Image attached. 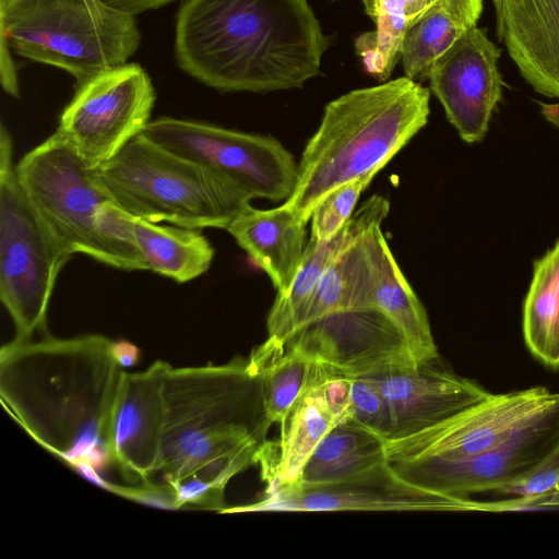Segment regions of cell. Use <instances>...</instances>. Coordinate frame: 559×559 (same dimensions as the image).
Wrapping results in <instances>:
<instances>
[{
    "label": "cell",
    "instance_id": "cell-1",
    "mask_svg": "<svg viewBox=\"0 0 559 559\" xmlns=\"http://www.w3.org/2000/svg\"><path fill=\"white\" fill-rule=\"evenodd\" d=\"M100 334L12 341L0 352L3 407L76 471L114 464L110 419L123 373Z\"/></svg>",
    "mask_w": 559,
    "mask_h": 559
},
{
    "label": "cell",
    "instance_id": "cell-2",
    "mask_svg": "<svg viewBox=\"0 0 559 559\" xmlns=\"http://www.w3.org/2000/svg\"><path fill=\"white\" fill-rule=\"evenodd\" d=\"M328 48L307 0H185L178 11V66L221 92L301 88Z\"/></svg>",
    "mask_w": 559,
    "mask_h": 559
},
{
    "label": "cell",
    "instance_id": "cell-3",
    "mask_svg": "<svg viewBox=\"0 0 559 559\" xmlns=\"http://www.w3.org/2000/svg\"><path fill=\"white\" fill-rule=\"evenodd\" d=\"M164 426L156 473L175 484L198 477L224 489L258 463L271 427L260 364L170 366L163 389Z\"/></svg>",
    "mask_w": 559,
    "mask_h": 559
},
{
    "label": "cell",
    "instance_id": "cell-4",
    "mask_svg": "<svg viewBox=\"0 0 559 559\" xmlns=\"http://www.w3.org/2000/svg\"><path fill=\"white\" fill-rule=\"evenodd\" d=\"M430 92L406 76L350 91L330 102L298 164L284 205L305 223L333 189L379 173L429 117Z\"/></svg>",
    "mask_w": 559,
    "mask_h": 559
},
{
    "label": "cell",
    "instance_id": "cell-5",
    "mask_svg": "<svg viewBox=\"0 0 559 559\" xmlns=\"http://www.w3.org/2000/svg\"><path fill=\"white\" fill-rule=\"evenodd\" d=\"M96 170L115 205L153 223L226 229L251 206L252 199L225 176L142 133Z\"/></svg>",
    "mask_w": 559,
    "mask_h": 559
},
{
    "label": "cell",
    "instance_id": "cell-6",
    "mask_svg": "<svg viewBox=\"0 0 559 559\" xmlns=\"http://www.w3.org/2000/svg\"><path fill=\"white\" fill-rule=\"evenodd\" d=\"M1 41L59 68L76 84L127 63L140 46L135 15L104 0H1Z\"/></svg>",
    "mask_w": 559,
    "mask_h": 559
},
{
    "label": "cell",
    "instance_id": "cell-7",
    "mask_svg": "<svg viewBox=\"0 0 559 559\" xmlns=\"http://www.w3.org/2000/svg\"><path fill=\"white\" fill-rule=\"evenodd\" d=\"M15 168L28 201L68 258L83 253L120 270H147L134 248L102 227L99 212L110 197L96 168L61 132L27 152Z\"/></svg>",
    "mask_w": 559,
    "mask_h": 559
},
{
    "label": "cell",
    "instance_id": "cell-8",
    "mask_svg": "<svg viewBox=\"0 0 559 559\" xmlns=\"http://www.w3.org/2000/svg\"><path fill=\"white\" fill-rule=\"evenodd\" d=\"M28 201L13 163V142L0 131V298L22 342L45 328L57 277L69 261Z\"/></svg>",
    "mask_w": 559,
    "mask_h": 559
},
{
    "label": "cell",
    "instance_id": "cell-9",
    "mask_svg": "<svg viewBox=\"0 0 559 559\" xmlns=\"http://www.w3.org/2000/svg\"><path fill=\"white\" fill-rule=\"evenodd\" d=\"M143 135L225 176L251 199L287 200L298 164L276 139L194 120L162 117Z\"/></svg>",
    "mask_w": 559,
    "mask_h": 559
},
{
    "label": "cell",
    "instance_id": "cell-10",
    "mask_svg": "<svg viewBox=\"0 0 559 559\" xmlns=\"http://www.w3.org/2000/svg\"><path fill=\"white\" fill-rule=\"evenodd\" d=\"M154 102L146 71L127 62L78 85L57 130L90 167L97 168L144 131Z\"/></svg>",
    "mask_w": 559,
    "mask_h": 559
},
{
    "label": "cell",
    "instance_id": "cell-11",
    "mask_svg": "<svg viewBox=\"0 0 559 559\" xmlns=\"http://www.w3.org/2000/svg\"><path fill=\"white\" fill-rule=\"evenodd\" d=\"M559 442V392L543 411L502 443L457 460L391 462L404 480L441 495L469 499L501 491L528 476Z\"/></svg>",
    "mask_w": 559,
    "mask_h": 559
},
{
    "label": "cell",
    "instance_id": "cell-12",
    "mask_svg": "<svg viewBox=\"0 0 559 559\" xmlns=\"http://www.w3.org/2000/svg\"><path fill=\"white\" fill-rule=\"evenodd\" d=\"M476 501L441 495L404 480L390 461L320 484L267 486L262 500L221 513L260 511H475Z\"/></svg>",
    "mask_w": 559,
    "mask_h": 559
},
{
    "label": "cell",
    "instance_id": "cell-13",
    "mask_svg": "<svg viewBox=\"0 0 559 559\" xmlns=\"http://www.w3.org/2000/svg\"><path fill=\"white\" fill-rule=\"evenodd\" d=\"M544 386L492 393L485 401L414 435L385 441L390 462L464 459L506 441L556 397Z\"/></svg>",
    "mask_w": 559,
    "mask_h": 559
},
{
    "label": "cell",
    "instance_id": "cell-14",
    "mask_svg": "<svg viewBox=\"0 0 559 559\" xmlns=\"http://www.w3.org/2000/svg\"><path fill=\"white\" fill-rule=\"evenodd\" d=\"M286 344L320 361L330 373L350 378L391 365L418 364L402 332L377 308L334 312L305 326Z\"/></svg>",
    "mask_w": 559,
    "mask_h": 559
},
{
    "label": "cell",
    "instance_id": "cell-15",
    "mask_svg": "<svg viewBox=\"0 0 559 559\" xmlns=\"http://www.w3.org/2000/svg\"><path fill=\"white\" fill-rule=\"evenodd\" d=\"M499 57L500 49L486 32L473 25L429 71L430 90L460 138L467 143L483 140L501 99Z\"/></svg>",
    "mask_w": 559,
    "mask_h": 559
},
{
    "label": "cell",
    "instance_id": "cell-16",
    "mask_svg": "<svg viewBox=\"0 0 559 559\" xmlns=\"http://www.w3.org/2000/svg\"><path fill=\"white\" fill-rule=\"evenodd\" d=\"M367 376L388 404L389 440L435 426L492 394L477 381L455 373L440 356L417 365H391Z\"/></svg>",
    "mask_w": 559,
    "mask_h": 559
},
{
    "label": "cell",
    "instance_id": "cell-17",
    "mask_svg": "<svg viewBox=\"0 0 559 559\" xmlns=\"http://www.w3.org/2000/svg\"><path fill=\"white\" fill-rule=\"evenodd\" d=\"M169 368L156 360L141 372L122 373L110 419V447L114 464L129 479L146 481L157 471Z\"/></svg>",
    "mask_w": 559,
    "mask_h": 559
},
{
    "label": "cell",
    "instance_id": "cell-18",
    "mask_svg": "<svg viewBox=\"0 0 559 559\" xmlns=\"http://www.w3.org/2000/svg\"><path fill=\"white\" fill-rule=\"evenodd\" d=\"M495 11L498 38L521 75L559 98V0H506Z\"/></svg>",
    "mask_w": 559,
    "mask_h": 559
},
{
    "label": "cell",
    "instance_id": "cell-19",
    "mask_svg": "<svg viewBox=\"0 0 559 559\" xmlns=\"http://www.w3.org/2000/svg\"><path fill=\"white\" fill-rule=\"evenodd\" d=\"M99 221L111 236L138 251L147 270L177 283L199 277L212 264L214 248L200 229L133 217L111 201L102 207Z\"/></svg>",
    "mask_w": 559,
    "mask_h": 559
},
{
    "label": "cell",
    "instance_id": "cell-20",
    "mask_svg": "<svg viewBox=\"0 0 559 559\" xmlns=\"http://www.w3.org/2000/svg\"><path fill=\"white\" fill-rule=\"evenodd\" d=\"M389 201L373 195L352 215L344 227L329 240H308L302 262L287 295L275 297L269 312V337L286 344L297 332L314 290L332 261L372 226L382 224L389 214Z\"/></svg>",
    "mask_w": 559,
    "mask_h": 559
},
{
    "label": "cell",
    "instance_id": "cell-21",
    "mask_svg": "<svg viewBox=\"0 0 559 559\" xmlns=\"http://www.w3.org/2000/svg\"><path fill=\"white\" fill-rule=\"evenodd\" d=\"M306 225L284 204L259 210L249 206L226 227L250 259L271 278L277 297L288 294L300 269Z\"/></svg>",
    "mask_w": 559,
    "mask_h": 559
},
{
    "label": "cell",
    "instance_id": "cell-22",
    "mask_svg": "<svg viewBox=\"0 0 559 559\" xmlns=\"http://www.w3.org/2000/svg\"><path fill=\"white\" fill-rule=\"evenodd\" d=\"M373 282L366 308L386 314L404 335L418 364L439 357L425 307L411 288L383 235L381 224L366 234Z\"/></svg>",
    "mask_w": 559,
    "mask_h": 559
},
{
    "label": "cell",
    "instance_id": "cell-23",
    "mask_svg": "<svg viewBox=\"0 0 559 559\" xmlns=\"http://www.w3.org/2000/svg\"><path fill=\"white\" fill-rule=\"evenodd\" d=\"M328 373L304 393L281 427L280 440L266 441L260 450L258 462L267 486L296 481L317 444L338 423L321 390Z\"/></svg>",
    "mask_w": 559,
    "mask_h": 559
},
{
    "label": "cell",
    "instance_id": "cell-24",
    "mask_svg": "<svg viewBox=\"0 0 559 559\" xmlns=\"http://www.w3.org/2000/svg\"><path fill=\"white\" fill-rule=\"evenodd\" d=\"M251 356L263 371L264 408L271 426L282 427L304 393L328 372L307 353L270 337Z\"/></svg>",
    "mask_w": 559,
    "mask_h": 559
},
{
    "label": "cell",
    "instance_id": "cell-25",
    "mask_svg": "<svg viewBox=\"0 0 559 559\" xmlns=\"http://www.w3.org/2000/svg\"><path fill=\"white\" fill-rule=\"evenodd\" d=\"M384 461H389L385 440L349 417L325 433L306 461L296 481H334Z\"/></svg>",
    "mask_w": 559,
    "mask_h": 559
},
{
    "label": "cell",
    "instance_id": "cell-26",
    "mask_svg": "<svg viewBox=\"0 0 559 559\" xmlns=\"http://www.w3.org/2000/svg\"><path fill=\"white\" fill-rule=\"evenodd\" d=\"M522 331L530 353L545 367L559 369V239L534 263L523 304Z\"/></svg>",
    "mask_w": 559,
    "mask_h": 559
},
{
    "label": "cell",
    "instance_id": "cell-27",
    "mask_svg": "<svg viewBox=\"0 0 559 559\" xmlns=\"http://www.w3.org/2000/svg\"><path fill=\"white\" fill-rule=\"evenodd\" d=\"M374 29L355 39V50L365 70L378 81L390 79L400 62L407 28L433 4L432 0H361Z\"/></svg>",
    "mask_w": 559,
    "mask_h": 559
},
{
    "label": "cell",
    "instance_id": "cell-28",
    "mask_svg": "<svg viewBox=\"0 0 559 559\" xmlns=\"http://www.w3.org/2000/svg\"><path fill=\"white\" fill-rule=\"evenodd\" d=\"M367 233L345 248L328 266L297 332L334 312L366 308L373 282Z\"/></svg>",
    "mask_w": 559,
    "mask_h": 559
},
{
    "label": "cell",
    "instance_id": "cell-29",
    "mask_svg": "<svg viewBox=\"0 0 559 559\" xmlns=\"http://www.w3.org/2000/svg\"><path fill=\"white\" fill-rule=\"evenodd\" d=\"M467 27L444 3L435 2L404 35L400 62L405 76L419 83L427 80L433 63Z\"/></svg>",
    "mask_w": 559,
    "mask_h": 559
},
{
    "label": "cell",
    "instance_id": "cell-30",
    "mask_svg": "<svg viewBox=\"0 0 559 559\" xmlns=\"http://www.w3.org/2000/svg\"><path fill=\"white\" fill-rule=\"evenodd\" d=\"M376 174L350 180L330 191L311 214V238L329 240L349 221L360 194Z\"/></svg>",
    "mask_w": 559,
    "mask_h": 559
},
{
    "label": "cell",
    "instance_id": "cell-31",
    "mask_svg": "<svg viewBox=\"0 0 559 559\" xmlns=\"http://www.w3.org/2000/svg\"><path fill=\"white\" fill-rule=\"evenodd\" d=\"M350 418L383 440L391 437V418L378 384L368 376L352 378Z\"/></svg>",
    "mask_w": 559,
    "mask_h": 559
},
{
    "label": "cell",
    "instance_id": "cell-32",
    "mask_svg": "<svg viewBox=\"0 0 559 559\" xmlns=\"http://www.w3.org/2000/svg\"><path fill=\"white\" fill-rule=\"evenodd\" d=\"M500 492L521 498L559 492V442L528 476Z\"/></svg>",
    "mask_w": 559,
    "mask_h": 559
},
{
    "label": "cell",
    "instance_id": "cell-33",
    "mask_svg": "<svg viewBox=\"0 0 559 559\" xmlns=\"http://www.w3.org/2000/svg\"><path fill=\"white\" fill-rule=\"evenodd\" d=\"M109 491L123 498L136 501L148 507L177 510L180 509L175 487L168 483L164 485L153 484L148 480L139 486H120L110 483Z\"/></svg>",
    "mask_w": 559,
    "mask_h": 559
},
{
    "label": "cell",
    "instance_id": "cell-34",
    "mask_svg": "<svg viewBox=\"0 0 559 559\" xmlns=\"http://www.w3.org/2000/svg\"><path fill=\"white\" fill-rule=\"evenodd\" d=\"M175 487L179 507L198 506L203 509L222 512L226 506L224 489L198 477H190L179 483L170 484Z\"/></svg>",
    "mask_w": 559,
    "mask_h": 559
},
{
    "label": "cell",
    "instance_id": "cell-35",
    "mask_svg": "<svg viewBox=\"0 0 559 559\" xmlns=\"http://www.w3.org/2000/svg\"><path fill=\"white\" fill-rule=\"evenodd\" d=\"M350 388L352 378L328 373L321 383V390L331 412L338 423L350 417Z\"/></svg>",
    "mask_w": 559,
    "mask_h": 559
},
{
    "label": "cell",
    "instance_id": "cell-36",
    "mask_svg": "<svg viewBox=\"0 0 559 559\" xmlns=\"http://www.w3.org/2000/svg\"><path fill=\"white\" fill-rule=\"evenodd\" d=\"M493 511H518L539 508H559V492L533 497H515L510 500L493 501Z\"/></svg>",
    "mask_w": 559,
    "mask_h": 559
},
{
    "label": "cell",
    "instance_id": "cell-37",
    "mask_svg": "<svg viewBox=\"0 0 559 559\" xmlns=\"http://www.w3.org/2000/svg\"><path fill=\"white\" fill-rule=\"evenodd\" d=\"M441 1L445 7L467 26L476 25L483 12V0H432Z\"/></svg>",
    "mask_w": 559,
    "mask_h": 559
},
{
    "label": "cell",
    "instance_id": "cell-38",
    "mask_svg": "<svg viewBox=\"0 0 559 559\" xmlns=\"http://www.w3.org/2000/svg\"><path fill=\"white\" fill-rule=\"evenodd\" d=\"M111 7L136 15L139 13L158 9L165 4H168L175 0H104Z\"/></svg>",
    "mask_w": 559,
    "mask_h": 559
},
{
    "label": "cell",
    "instance_id": "cell-39",
    "mask_svg": "<svg viewBox=\"0 0 559 559\" xmlns=\"http://www.w3.org/2000/svg\"><path fill=\"white\" fill-rule=\"evenodd\" d=\"M112 355L117 364L123 369L136 365L140 358V349L128 341H118L114 342Z\"/></svg>",
    "mask_w": 559,
    "mask_h": 559
},
{
    "label": "cell",
    "instance_id": "cell-40",
    "mask_svg": "<svg viewBox=\"0 0 559 559\" xmlns=\"http://www.w3.org/2000/svg\"><path fill=\"white\" fill-rule=\"evenodd\" d=\"M506 0H492L495 9L499 8Z\"/></svg>",
    "mask_w": 559,
    "mask_h": 559
},
{
    "label": "cell",
    "instance_id": "cell-41",
    "mask_svg": "<svg viewBox=\"0 0 559 559\" xmlns=\"http://www.w3.org/2000/svg\"><path fill=\"white\" fill-rule=\"evenodd\" d=\"M555 118H556L557 128L559 129V106H558V108L556 110V117Z\"/></svg>",
    "mask_w": 559,
    "mask_h": 559
},
{
    "label": "cell",
    "instance_id": "cell-42",
    "mask_svg": "<svg viewBox=\"0 0 559 559\" xmlns=\"http://www.w3.org/2000/svg\"><path fill=\"white\" fill-rule=\"evenodd\" d=\"M330 1H340V0H330Z\"/></svg>",
    "mask_w": 559,
    "mask_h": 559
}]
</instances>
